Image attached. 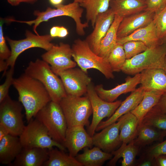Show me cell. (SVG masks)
Masks as SVG:
<instances>
[{
  "label": "cell",
  "instance_id": "e575fe53",
  "mask_svg": "<svg viewBox=\"0 0 166 166\" xmlns=\"http://www.w3.org/2000/svg\"><path fill=\"white\" fill-rule=\"evenodd\" d=\"M153 20L158 39L162 44L166 43V6L161 11L155 14Z\"/></svg>",
  "mask_w": 166,
  "mask_h": 166
},
{
  "label": "cell",
  "instance_id": "d590c367",
  "mask_svg": "<svg viewBox=\"0 0 166 166\" xmlns=\"http://www.w3.org/2000/svg\"><path fill=\"white\" fill-rule=\"evenodd\" d=\"M127 59H129L146 50L148 47L143 42L130 41L123 45Z\"/></svg>",
  "mask_w": 166,
  "mask_h": 166
},
{
  "label": "cell",
  "instance_id": "b9f144b4",
  "mask_svg": "<svg viewBox=\"0 0 166 166\" xmlns=\"http://www.w3.org/2000/svg\"><path fill=\"white\" fill-rule=\"evenodd\" d=\"M135 165L138 166H156L155 159L144 154L138 160Z\"/></svg>",
  "mask_w": 166,
  "mask_h": 166
},
{
  "label": "cell",
  "instance_id": "f546056e",
  "mask_svg": "<svg viewBox=\"0 0 166 166\" xmlns=\"http://www.w3.org/2000/svg\"><path fill=\"white\" fill-rule=\"evenodd\" d=\"M162 94L154 91H144L141 102L131 112L137 118L138 124L149 111L157 103Z\"/></svg>",
  "mask_w": 166,
  "mask_h": 166
},
{
  "label": "cell",
  "instance_id": "3957f363",
  "mask_svg": "<svg viewBox=\"0 0 166 166\" xmlns=\"http://www.w3.org/2000/svg\"><path fill=\"white\" fill-rule=\"evenodd\" d=\"M24 73L43 85L52 101L59 103L67 95L61 78L53 72L50 65L43 60L38 59L30 61Z\"/></svg>",
  "mask_w": 166,
  "mask_h": 166
},
{
  "label": "cell",
  "instance_id": "cb8c5ba5",
  "mask_svg": "<svg viewBox=\"0 0 166 166\" xmlns=\"http://www.w3.org/2000/svg\"><path fill=\"white\" fill-rule=\"evenodd\" d=\"M166 136V130L140 124H138L137 136L134 142L139 148L155 141H162Z\"/></svg>",
  "mask_w": 166,
  "mask_h": 166
},
{
  "label": "cell",
  "instance_id": "74e56055",
  "mask_svg": "<svg viewBox=\"0 0 166 166\" xmlns=\"http://www.w3.org/2000/svg\"><path fill=\"white\" fill-rule=\"evenodd\" d=\"M4 21L0 19V61H6L10 57L11 51L9 49L4 37L2 26Z\"/></svg>",
  "mask_w": 166,
  "mask_h": 166
},
{
  "label": "cell",
  "instance_id": "4fadbf2b",
  "mask_svg": "<svg viewBox=\"0 0 166 166\" xmlns=\"http://www.w3.org/2000/svg\"><path fill=\"white\" fill-rule=\"evenodd\" d=\"M53 71L62 70L75 67L76 63L72 57V47L68 44L60 42L54 45L41 56Z\"/></svg>",
  "mask_w": 166,
  "mask_h": 166
},
{
  "label": "cell",
  "instance_id": "f6af8a7d",
  "mask_svg": "<svg viewBox=\"0 0 166 166\" xmlns=\"http://www.w3.org/2000/svg\"><path fill=\"white\" fill-rule=\"evenodd\" d=\"M9 134L10 132L3 125L0 124V140Z\"/></svg>",
  "mask_w": 166,
  "mask_h": 166
},
{
  "label": "cell",
  "instance_id": "8d00e7d4",
  "mask_svg": "<svg viewBox=\"0 0 166 166\" xmlns=\"http://www.w3.org/2000/svg\"><path fill=\"white\" fill-rule=\"evenodd\" d=\"M14 72V67H10L6 73L4 82L0 85V103L9 95V89L10 86L13 85L14 79L13 77Z\"/></svg>",
  "mask_w": 166,
  "mask_h": 166
},
{
  "label": "cell",
  "instance_id": "4316f807",
  "mask_svg": "<svg viewBox=\"0 0 166 166\" xmlns=\"http://www.w3.org/2000/svg\"><path fill=\"white\" fill-rule=\"evenodd\" d=\"M139 148L136 145L134 140L127 144H122L120 147L111 153L113 156L109 162V166H115L118 159L122 158V166H132L135 164V159L138 153Z\"/></svg>",
  "mask_w": 166,
  "mask_h": 166
},
{
  "label": "cell",
  "instance_id": "836d02e7",
  "mask_svg": "<svg viewBox=\"0 0 166 166\" xmlns=\"http://www.w3.org/2000/svg\"><path fill=\"white\" fill-rule=\"evenodd\" d=\"M126 58L123 45L117 43L110 52L107 60L113 71H121Z\"/></svg>",
  "mask_w": 166,
  "mask_h": 166
},
{
  "label": "cell",
  "instance_id": "6da1fadb",
  "mask_svg": "<svg viewBox=\"0 0 166 166\" xmlns=\"http://www.w3.org/2000/svg\"><path fill=\"white\" fill-rule=\"evenodd\" d=\"M18 94V101L22 104L28 123L38 112L51 101L47 90L39 81L22 74L14 78L13 85Z\"/></svg>",
  "mask_w": 166,
  "mask_h": 166
},
{
  "label": "cell",
  "instance_id": "ab89813d",
  "mask_svg": "<svg viewBox=\"0 0 166 166\" xmlns=\"http://www.w3.org/2000/svg\"><path fill=\"white\" fill-rule=\"evenodd\" d=\"M146 8L155 14L162 10L166 6V0H146Z\"/></svg>",
  "mask_w": 166,
  "mask_h": 166
},
{
  "label": "cell",
  "instance_id": "484cf974",
  "mask_svg": "<svg viewBox=\"0 0 166 166\" xmlns=\"http://www.w3.org/2000/svg\"><path fill=\"white\" fill-rule=\"evenodd\" d=\"M89 148H84L82 153L75 157L82 166H101L113 156L111 153L104 152L98 147Z\"/></svg>",
  "mask_w": 166,
  "mask_h": 166
},
{
  "label": "cell",
  "instance_id": "52a82bcc",
  "mask_svg": "<svg viewBox=\"0 0 166 166\" xmlns=\"http://www.w3.org/2000/svg\"><path fill=\"white\" fill-rule=\"evenodd\" d=\"M59 104L65 117L68 127L77 125L89 126V118L92 110L86 95L78 97L67 95Z\"/></svg>",
  "mask_w": 166,
  "mask_h": 166
},
{
  "label": "cell",
  "instance_id": "277c9868",
  "mask_svg": "<svg viewBox=\"0 0 166 166\" xmlns=\"http://www.w3.org/2000/svg\"><path fill=\"white\" fill-rule=\"evenodd\" d=\"M72 57L80 68L87 73L89 69H95L107 79H113L114 75L108 61L95 53L85 40L76 39L72 46Z\"/></svg>",
  "mask_w": 166,
  "mask_h": 166
},
{
  "label": "cell",
  "instance_id": "4dcf8cb0",
  "mask_svg": "<svg viewBox=\"0 0 166 166\" xmlns=\"http://www.w3.org/2000/svg\"><path fill=\"white\" fill-rule=\"evenodd\" d=\"M53 148L48 149L49 158L43 166H82L75 157L57 147Z\"/></svg>",
  "mask_w": 166,
  "mask_h": 166
},
{
  "label": "cell",
  "instance_id": "d4e9b609",
  "mask_svg": "<svg viewBox=\"0 0 166 166\" xmlns=\"http://www.w3.org/2000/svg\"><path fill=\"white\" fill-rule=\"evenodd\" d=\"M110 9L115 14L125 17L145 11L146 0H111Z\"/></svg>",
  "mask_w": 166,
  "mask_h": 166
},
{
  "label": "cell",
  "instance_id": "7402d4cb",
  "mask_svg": "<svg viewBox=\"0 0 166 166\" xmlns=\"http://www.w3.org/2000/svg\"><path fill=\"white\" fill-rule=\"evenodd\" d=\"M130 41H141L148 48L163 44L158 38L153 20L147 26L136 30L128 36L117 38V43L122 45Z\"/></svg>",
  "mask_w": 166,
  "mask_h": 166
},
{
  "label": "cell",
  "instance_id": "ac0fdd59",
  "mask_svg": "<svg viewBox=\"0 0 166 166\" xmlns=\"http://www.w3.org/2000/svg\"><path fill=\"white\" fill-rule=\"evenodd\" d=\"M141 77L140 73L136 74L133 77H127L125 82L112 89H105L102 85L100 84L94 86L95 89L98 95L102 99L106 101L113 102L121 94L132 92L135 90L137 85L140 84Z\"/></svg>",
  "mask_w": 166,
  "mask_h": 166
},
{
  "label": "cell",
  "instance_id": "681fc988",
  "mask_svg": "<svg viewBox=\"0 0 166 166\" xmlns=\"http://www.w3.org/2000/svg\"><path fill=\"white\" fill-rule=\"evenodd\" d=\"M163 69L166 73V56L165 58L164 63L163 66Z\"/></svg>",
  "mask_w": 166,
  "mask_h": 166
},
{
  "label": "cell",
  "instance_id": "9a60e30c",
  "mask_svg": "<svg viewBox=\"0 0 166 166\" xmlns=\"http://www.w3.org/2000/svg\"><path fill=\"white\" fill-rule=\"evenodd\" d=\"M84 126L77 125L68 127L63 145L69 154L75 157L85 147L91 148L93 145L92 137L85 130Z\"/></svg>",
  "mask_w": 166,
  "mask_h": 166
},
{
  "label": "cell",
  "instance_id": "e0dca14e",
  "mask_svg": "<svg viewBox=\"0 0 166 166\" xmlns=\"http://www.w3.org/2000/svg\"><path fill=\"white\" fill-rule=\"evenodd\" d=\"M155 14L145 10L124 17L118 29V38L128 36L136 30L149 24L153 20Z\"/></svg>",
  "mask_w": 166,
  "mask_h": 166
},
{
  "label": "cell",
  "instance_id": "9c48e42d",
  "mask_svg": "<svg viewBox=\"0 0 166 166\" xmlns=\"http://www.w3.org/2000/svg\"><path fill=\"white\" fill-rule=\"evenodd\" d=\"M26 38L20 40H13L8 37L6 38L11 48V55L6 61L7 68L14 67L16 60L22 52L31 48L38 47L46 51L49 50L54 45L51 42L54 38L50 35H39L33 34L29 30H26Z\"/></svg>",
  "mask_w": 166,
  "mask_h": 166
},
{
  "label": "cell",
  "instance_id": "f35d334b",
  "mask_svg": "<svg viewBox=\"0 0 166 166\" xmlns=\"http://www.w3.org/2000/svg\"><path fill=\"white\" fill-rule=\"evenodd\" d=\"M153 158L161 155H166V140L147 150L144 154Z\"/></svg>",
  "mask_w": 166,
  "mask_h": 166
},
{
  "label": "cell",
  "instance_id": "d6a6232c",
  "mask_svg": "<svg viewBox=\"0 0 166 166\" xmlns=\"http://www.w3.org/2000/svg\"><path fill=\"white\" fill-rule=\"evenodd\" d=\"M140 124L166 130V114L161 113L154 106L144 117Z\"/></svg>",
  "mask_w": 166,
  "mask_h": 166
},
{
  "label": "cell",
  "instance_id": "2e32d148",
  "mask_svg": "<svg viewBox=\"0 0 166 166\" xmlns=\"http://www.w3.org/2000/svg\"><path fill=\"white\" fill-rule=\"evenodd\" d=\"M115 14L110 9L100 14L96 21L93 30L86 38L85 41L91 49L99 55L101 41L112 24Z\"/></svg>",
  "mask_w": 166,
  "mask_h": 166
},
{
  "label": "cell",
  "instance_id": "ffe728a7",
  "mask_svg": "<svg viewBox=\"0 0 166 166\" xmlns=\"http://www.w3.org/2000/svg\"><path fill=\"white\" fill-rule=\"evenodd\" d=\"M49 158L48 149L39 148H24L10 165L43 166Z\"/></svg>",
  "mask_w": 166,
  "mask_h": 166
},
{
  "label": "cell",
  "instance_id": "d6986e66",
  "mask_svg": "<svg viewBox=\"0 0 166 166\" xmlns=\"http://www.w3.org/2000/svg\"><path fill=\"white\" fill-rule=\"evenodd\" d=\"M144 91L140 86L131 92V94L122 102L113 114L107 120L101 121L97 126L96 131L101 130L107 126L117 122L124 114L135 109L141 101Z\"/></svg>",
  "mask_w": 166,
  "mask_h": 166
},
{
  "label": "cell",
  "instance_id": "5bb4252c",
  "mask_svg": "<svg viewBox=\"0 0 166 166\" xmlns=\"http://www.w3.org/2000/svg\"><path fill=\"white\" fill-rule=\"evenodd\" d=\"M126 113L122 116L117 122L102 129L92 136L93 145L104 152L110 153L122 143L120 137V125L125 118Z\"/></svg>",
  "mask_w": 166,
  "mask_h": 166
},
{
  "label": "cell",
  "instance_id": "f1b7e54d",
  "mask_svg": "<svg viewBox=\"0 0 166 166\" xmlns=\"http://www.w3.org/2000/svg\"><path fill=\"white\" fill-rule=\"evenodd\" d=\"M111 0H84L80 3L81 7L85 9L87 22H90L93 28L98 16L109 9Z\"/></svg>",
  "mask_w": 166,
  "mask_h": 166
},
{
  "label": "cell",
  "instance_id": "8992f818",
  "mask_svg": "<svg viewBox=\"0 0 166 166\" xmlns=\"http://www.w3.org/2000/svg\"><path fill=\"white\" fill-rule=\"evenodd\" d=\"M34 117L44 126L53 140L63 145L68 127L59 103L50 101L38 112Z\"/></svg>",
  "mask_w": 166,
  "mask_h": 166
},
{
  "label": "cell",
  "instance_id": "7c38bea8",
  "mask_svg": "<svg viewBox=\"0 0 166 166\" xmlns=\"http://www.w3.org/2000/svg\"><path fill=\"white\" fill-rule=\"evenodd\" d=\"M53 72L60 77L67 95L81 97L86 93L91 78L80 68Z\"/></svg>",
  "mask_w": 166,
  "mask_h": 166
},
{
  "label": "cell",
  "instance_id": "83f0119b",
  "mask_svg": "<svg viewBox=\"0 0 166 166\" xmlns=\"http://www.w3.org/2000/svg\"><path fill=\"white\" fill-rule=\"evenodd\" d=\"M123 18L115 14L112 24L101 41L99 55L107 60L110 52L117 44V30Z\"/></svg>",
  "mask_w": 166,
  "mask_h": 166
},
{
  "label": "cell",
  "instance_id": "1f68e13d",
  "mask_svg": "<svg viewBox=\"0 0 166 166\" xmlns=\"http://www.w3.org/2000/svg\"><path fill=\"white\" fill-rule=\"evenodd\" d=\"M138 124L136 117L131 112L126 113L120 127V137L122 144H127L136 138Z\"/></svg>",
  "mask_w": 166,
  "mask_h": 166
},
{
  "label": "cell",
  "instance_id": "7a4b0ae2",
  "mask_svg": "<svg viewBox=\"0 0 166 166\" xmlns=\"http://www.w3.org/2000/svg\"><path fill=\"white\" fill-rule=\"evenodd\" d=\"M56 8L48 7L43 11L36 10L34 14L37 17L34 20L29 21H22L13 19V22L26 23L29 25L34 24L33 30L37 35H39L36 30L37 27L42 22H47L52 18L61 16H67L73 19L76 24V29L77 34L81 36L85 35V29L89 27V22L82 23L81 18L84 10L80 3L74 2L67 5H60L55 7Z\"/></svg>",
  "mask_w": 166,
  "mask_h": 166
},
{
  "label": "cell",
  "instance_id": "5b68a950",
  "mask_svg": "<svg viewBox=\"0 0 166 166\" xmlns=\"http://www.w3.org/2000/svg\"><path fill=\"white\" fill-rule=\"evenodd\" d=\"M166 56V43L148 48L144 52L126 59L121 71L135 75L148 69H162Z\"/></svg>",
  "mask_w": 166,
  "mask_h": 166
},
{
  "label": "cell",
  "instance_id": "8fae6325",
  "mask_svg": "<svg viewBox=\"0 0 166 166\" xmlns=\"http://www.w3.org/2000/svg\"><path fill=\"white\" fill-rule=\"evenodd\" d=\"M86 94L92 108L93 118L88 128V133L92 137L102 119L111 117L120 106L122 101L118 100L109 102L103 100L98 95L92 82L88 85Z\"/></svg>",
  "mask_w": 166,
  "mask_h": 166
},
{
  "label": "cell",
  "instance_id": "c3c4849f",
  "mask_svg": "<svg viewBox=\"0 0 166 166\" xmlns=\"http://www.w3.org/2000/svg\"><path fill=\"white\" fill-rule=\"evenodd\" d=\"M38 0H20L21 2H24L30 3H34L37 1Z\"/></svg>",
  "mask_w": 166,
  "mask_h": 166
},
{
  "label": "cell",
  "instance_id": "ee69618b",
  "mask_svg": "<svg viewBox=\"0 0 166 166\" xmlns=\"http://www.w3.org/2000/svg\"><path fill=\"white\" fill-rule=\"evenodd\" d=\"M156 166H166V155H161L155 158Z\"/></svg>",
  "mask_w": 166,
  "mask_h": 166
},
{
  "label": "cell",
  "instance_id": "7bdbcfd3",
  "mask_svg": "<svg viewBox=\"0 0 166 166\" xmlns=\"http://www.w3.org/2000/svg\"><path fill=\"white\" fill-rule=\"evenodd\" d=\"M155 106L161 113L166 114V93L161 96Z\"/></svg>",
  "mask_w": 166,
  "mask_h": 166
},
{
  "label": "cell",
  "instance_id": "60d3db41",
  "mask_svg": "<svg viewBox=\"0 0 166 166\" xmlns=\"http://www.w3.org/2000/svg\"><path fill=\"white\" fill-rule=\"evenodd\" d=\"M50 35L53 38H63L66 37L69 32L67 29L63 26H53L50 30Z\"/></svg>",
  "mask_w": 166,
  "mask_h": 166
},
{
  "label": "cell",
  "instance_id": "44dd1931",
  "mask_svg": "<svg viewBox=\"0 0 166 166\" xmlns=\"http://www.w3.org/2000/svg\"><path fill=\"white\" fill-rule=\"evenodd\" d=\"M140 73V84L144 91L166 93V73L162 69H146Z\"/></svg>",
  "mask_w": 166,
  "mask_h": 166
},
{
  "label": "cell",
  "instance_id": "30bf717a",
  "mask_svg": "<svg viewBox=\"0 0 166 166\" xmlns=\"http://www.w3.org/2000/svg\"><path fill=\"white\" fill-rule=\"evenodd\" d=\"M23 107L20 101L13 100L9 95L0 103V124L5 126L10 134L19 136L24 128Z\"/></svg>",
  "mask_w": 166,
  "mask_h": 166
},
{
  "label": "cell",
  "instance_id": "7dc6e473",
  "mask_svg": "<svg viewBox=\"0 0 166 166\" xmlns=\"http://www.w3.org/2000/svg\"><path fill=\"white\" fill-rule=\"evenodd\" d=\"M7 2L12 6H17L21 2L20 0H7Z\"/></svg>",
  "mask_w": 166,
  "mask_h": 166
},
{
  "label": "cell",
  "instance_id": "bcb514c9",
  "mask_svg": "<svg viewBox=\"0 0 166 166\" xmlns=\"http://www.w3.org/2000/svg\"><path fill=\"white\" fill-rule=\"evenodd\" d=\"M50 2L52 5L57 6L62 4L63 0H49Z\"/></svg>",
  "mask_w": 166,
  "mask_h": 166
},
{
  "label": "cell",
  "instance_id": "f907efd6",
  "mask_svg": "<svg viewBox=\"0 0 166 166\" xmlns=\"http://www.w3.org/2000/svg\"><path fill=\"white\" fill-rule=\"evenodd\" d=\"M84 0H74V1L76 2L79 3H80L83 2Z\"/></svg>",
  "mask_w": 166,
  "mask_h": 166
},
{
  "label": "cell",
  "instance_id": "ba28073f",
  "mask_svg": "<svg viewBox=\"0 0 166 166\" xmlns=\"http://www.w3.org/2000/svg\"><path fill=\"white\" fill-rule=\"evenodd\" d=\"M24 148H39L49 149L57 147L65 151L62 144L53 140L49 135L44 126L36 118L32 119L25 125L19 136Z\"/></svg>",
  "mask_w": 166,
  "mask_h": 166
},
{
  "label": "cell",
  "instance_id": "603a6c76",
  "mask_svg": "<svg viewBox=\"0 0 166 166\" xmlns=\"http://www.w3.org/2000/svg\"><path fill=\"white\" fill-rule=\"evenodd\" d=\"M23 148L19 136L9 134L0 140V163L11 165Z\"/></svg>",
  "mask_w": 166,
  "mask_h": 166
}]
</instances>
